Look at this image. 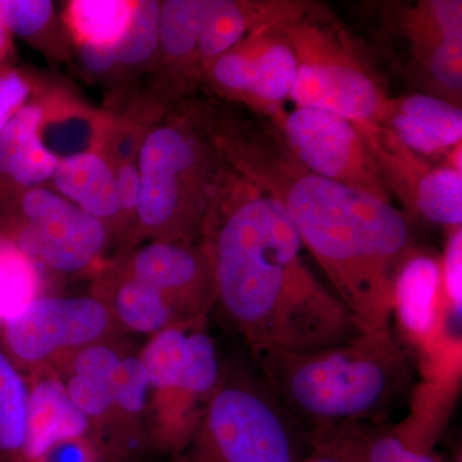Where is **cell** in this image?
I'll return each instance as SVG.
<instances>
[{
  "instance_id": "cell-1",
  "label": "cell",
  "mask_w": 462,
  "mask_h": 462,
  "mask_svg": "<svg viewBox=\"0 0 462 462\" xmlns=\"http://www.w3.org/2000/svg\"><path fill=\"white\" fill-rule=\"evenodd\" d=\"M203 225L215 306L251 349L310 352L366 333L319 281L284 209L251 182L225 179Z\"/></svg>"
},
{
  "instance_id": "cell-2",
  "label": "cell",
  "mask_w": 462,
  "mask_h": 462,
  "mask_svg": "<svg viewBox=\"0 0 462 462\" xmlns=\"http://www.w3.org/2000/svg\"><path fill=\"white\" fill-rule=\"evenodd\" d=\"M218 143L236 173L282 206L331 291L365 330L391 327L394 282L415 251L406 215L310 171L272 123L230 127Z\"/></svg>"
},
{
  "instance_id": "cell-3",
  "label": "cell",
  "mask_w": 462,
  "mask_h": 462,
  "mask_svg": "<svg viewBox=\"0 0 462 462\" xmlns=\"http://www.w3.org/2000/svg\"><path fill=\"white\" fill-rule=\"evenodd\" d=\"M254 369L310 442L349 428L380 427L411 397L418 361L391 327L310 352L256 348Z\"/></svg>"
},
{
  "instance_id": "cell-4",
  "label": "cell",
  "mask_w": 462,
  "mask_h": 462,
  "mask_svg": "<svg viewBox=\"0 0 462 462\" xmlns=\"http://www.w3.org/2000/svg\"><path fill=\"white\" fill-rule=\"evenodd\" d=\"M309 437L256 369L221 374L193 430L167 462H300Z\"/></svg>"
},
{
  "instance_id": "cell-5",
  "label": "cell",
  "mask_w": 462,
  "mask_h": 462,
  "mask_svg": "<svg viewBox=\"0 0 462 462\" xmlns=\"http://www.w3.org/2000/svg\"><path fill=\"white\" fill-rule=\"evenodd\" d=\"M281 27L297 58L291 96L297 107L321 109L356 125L379 123L388 98L382 80L327 5L306 2Z\"/></svg>"
},
{
  "instance_id": "cell-6",
  "label": "cell",
  "mask_w": 462,
  "mask_h": 462,
  "mask_svg": "<svg viewBox=\"0 0 462 462\" xmlns=\"http://www.w3.org/2000/svg\"><path fill=\"white\" fill-rule=\"evenodd\" d=\"M142 189L139 218L152 229H169L171 242L185 243L197 226L203 230L211 205L209 157L191 134L161 127L143 143L139 158ZM218 190V189H217Z\"/></svg>"
},
{
  "instance_id": "cell-7",
  "label": "cell",
  "mask_w": 462,
  "mask_h": 462,
  "mask_svg": "<svg viewBox=\"0 0 462 462\" xmlns=\"http://www.w3.org/2000/svg\"><path fill=\"white\" fill-rule=\"evenodd\" d=\"M270 123L310 171L393 203L369 144L351 121L321 109L296 107Z\"/></svg>"
},
{
  "instance_id": "cell-8",
  "label": "cell",
  "mask_w": 462,
  "mask_h": 462,
  "mask_svg": "<svg viewBox=\"0 0 462 462\" xmlns=\"http://www.w3.org/2000/svg\"><path fill=\"white\" fill-rule=\"evenodd\" d=\"M111 325L107 306L91 297H36L5 322V342L26 364L98 343Z\"/></svg>"
},
{
  "instance_id": "cell-9",
  "label": "cell",
  "mask_w": 462,
  "mask_h": 462,
  "mask_svg": "<svg viewBox=\"0 0 462 462\" xmlns=\"http://www.w3.org/2000/svg\"><path fill=\"white\" fill-rule=\"evenodd\" d=\"M23 208L29 224L17 248L58 273L81 272L105 247L107 231L102 221L53 191H29Z\"/></svg>"
},
{
  "instance_id": "cell-10",
  "label": "cell",
  "mask_w": 462,
  "mask_h": 462,
  "mask_svg": "<svg viewBox=\"0 0 462 462\" xmlns=\"http://www.w3.org/2000/svg\"><path fill=\"white\" fill-rule=\"evenodd\" d=\"M401 33L410 69L425 93L455 99L462 93V2L422 0L404 9Z\"/></svg>"
},
{
  "instance_id": "cell-11",
  "label": "cell",
  "mask_w": 462,
  "mask_h": 462,
  "mask_svg": "<svg viewBox=\"0 0 462 462\" xmlns=\"http://www.w3.org/2000/svg\"><path fill=\"white\" fill-rule=\"evenodd\" d=\"M130 278L161 291L187 324L205 320L215 306L214 270L203 245L151 243L134 257Z\"/></svg>"
},
{
  "instance_id": "cell-12",
  "label": "cell",
  "mask_w": 462,
  "mask_h": 462,
  "mask_svg": "<svg viewBox=\"0 0 462 462\" xmlns=\"http://www.w3.org/2000/svg\"><path fill=\"white\" fill-rule=\"evenodd\" d=\"M378 125L413 153L446 157L449 166L461 148V107L424 91L387 98Z\"/></svg>"
},
{
  "instance_id": "cell-13",
  "label": "cell",
  "mask_w": 462,
  "mask_h": 462,
  "mask_svg": "<svg viewBox=\"0 0 462 462\" xmlns=\"http://www.w3.org/2000/svg\"><path fill=\"white\" fill-rule=\"evenodd\" d=\"M305 0H207L199 51L207 65L239 44L249 33L293 17Z\"/></svg>"
},
{
  "instance_id": "cell-14",
  "label": "cell",
  "mask_w": 462,
  "mask_h": 462,
  "mask_svg": "<svg viewBox=\"0 0 462 462\" xmlns=\"http://www.w3.org/2000/svg\"><path fill=\"white\" fill-rule=\"evenodd\" d=\"M89 430V419L72 402L65 383L42 378L30 389L23 462H38L51 447L83 439Z\"/></svg>"
},
{
  "instance_id": "cell-15",
  "label": "cell",
  "mask_w": 462,
  "mask_h": 462,
  "mask_svg": "<svg viewBox=\"0 0 462 462\" xmlns=\"http://www.w3.org/2000/svg\"><path fill=\"white\" fill-rule=\"evenodd\" d=\"M442 279L438 258L413 251L394 282L393 315L413 339L427 343L438 327V298Z\"/></svg>"
},
{
  "instance_id": "cell-16",
  "label": "cell",
  "mask_w": 462,
  "mask_h": 462,
  "mask_svg": "<svg viewBox=\"0 0 462 462\" xmlns=\"http://www.w3.org/2000/svg\"><path fill=\"white\" fill-rule=\"evenodd\" d=\"M315 442L331 443L349 462H446L409 427L349 428L316 438Z\"/></svg>"
},
{
  "instance_id": "cell-17",
  "label": "cell",
  "mask_w": 462,
  "mask_h": 462,
  "mask_svg": "<svg viewBox=\"0 0 462 462\" xmlns=\"http://www.w3.org/2000/svg\"><path fill=\"white\" fill-rule=\"evenodd\" d=\"M53 176L58 189L67 199L100 221L121 211L115 173L97 154L67 157L58 163Z\"/></svg>"
},
{
  "instance_id": "cell-18",
  "label": "cell",
  "mask_w": 462,
  "mask_h": 462,
  "mask_svg": "<svg viewBox=\"0 0 462 462\" xmlns=\"http://www.w3.org/2000/svg\"><path fill=\"white\" fill-rule=\"evenodd\" d=\"M297 58L281 23L273 27L258 54L248 107L273 120L284 112L297 80Z\"/></svg>"
},
{
  "instance_id": "cell-19",
  "label": "cell",
  "mask_w": 462,
  "mask_h": 462,
  "mask_svg": "<svg viewBox=\"0 0 462 462\" xmlns=\"http://www.w3.org/2000/svg\"><path fill=\"white\" fill-rule=\"evenodd\" d=\"M115 311L121 324L136 333L154 336L166 328L187 324L161 291L132 278L116 291Z\"/></svg>"
},
{
  "instance_id": "cell-20",
  "label": "cell",
  "mask_w": 462,
  "mask_h": 462,
  "mask_svg": "<svg viewBox=\"0 0 462 462\" xmlns=\"http://www.w3.org/2000/svg\"><path fill=\"white\" fill-rule=\"evenodd\" d=\"M29 393L25 380L0 351V454L23 462Z\"/></svg>"
},
{
  "instance_id": "cell-21",
  "label": "cell",
  "mask_w": 462,
  "mask_h": 462,
  "mask_svg": "<svg viewBox=\"0 0 462 462\" xmlns=\"http://www.w3.org/2000/svg\"><path fill=\"white\" fill-rule=\"evenodd\" d=\"M193 324L166 328L154 334L143 349L139 357L147 372L151 389L162 394L172 393L178 389L187 355L188 331Z\"/></svg>"
},
{
  "instance_id": "cell-22",
  "label": "cell",
  "mask_w": 462,
  "mask_h": 462,
  "mask_svg": "<svg viewBox=\"0 0 462 462\" xmlns=\"http://www.w3.org/2000/svg\"><path fill=\"white\" fill-rule=\"evenodd\" d=\"M134 5L124 0H76L69 20L81 41L117 44L129 25Z\"/></svg>"
},
{
  "instance_id": "cell-23",
  "label": "cell",
  "mask_w": 462,
  "mask_h": 462,
  "mask_svg": "<svg viewBox=\"0 0 462 462\" xmlns=\"http://www.w3.org/2000/svg\"><path fill=\"white\" fill-rule=\"evenodd\" d=\"M207 0H167L161 5L160 45L169 57L185 58L199 51Z\"/></svg>"
},
{
  "instance_id": "cell-24",
  "label": "cell",
  "mask_w": 462,
  "mask_h": 462,
  "mask_svg": "<svg viewBox=\"0 0 462 462\" xmlns=\"http://www.w3.org/2000/svg\"><path fill=\"white\" fill-rule=\"evenodd\" d=\"M38 297V275L32 258L0 243V321L20 314Z\"/></svg>"
},
{
  "instance_id": "cell-25",
  "label": "cell",
  "mask_w": 462,
  "mask_h": 462,
  "mask_svg": "<svg viewBox=\"0 0 462 462\" xmlns=\"http://www.w3.org/2000/svg\"><path fill=\"white\" fill-rule=\"evenodd\" d=\"M161 5L143 0L134 5L129 25L116 44L117 62L138 65L153 56L160 45Z\"/></svg>"
},
{
  "instance_id": "cell-26",
  "label": "cell",
  "mask_w": 462,
  "mask_h": 462,
  "mask_svg": "<svg viewBox=\"0 0 462 462\" xmlns=\"http://www.w3.org/2000/svg\"><path fill=\"white\" fill-rule=\"evenodd\" d=\"M149 389L151 385L141 357L121 358L112 380L114 407L127 415H138L147 404Z\"/></svg>"
},
{
  "instance_id": "cell-27",
  "label": "cell",
  "mask_w": 462,
  "mask_h": 462,
  "mask_svg": "<svg viewBox=\"0 0 462 462\" xmlns=\"http://www.w3.org/2000/svg\"><path fill=\"white\" fill-rule=\"evenodd\" d=\"M42 121V109L39 106H27L5 125L0 132V172L8 173L23 149L38 138Z\"/></svg>"
},
{
  "instance_id": "cell-28",
  "label": "cell",
  "mask_w": 462,
  "mask_h": 462,
  "mask_svg": "<svg viewBox=\"0 0 462 462\" xmlns=\"http://www.w3.org/2000/svg\"><path fill=\"white\" fill-rule=\"evenodd\" d=\"M53 14L51 0H0V23L23 36L35 35Z\"/></svg>"
},
{
  "instance_id": "cell-29",
  "label": "cell",
  "mask_w": 462,
  "mask_h": 462,
  "mask_svg": "<svg viewBox=\"0 0 462 462\" xmlns=\"http://www.w3.org/2000/svg\"><path fill=\"white\" fill-rule=\"evenodd\" d=\"M58 163L60 161L56 154L45 147L41 136H38L12 163L7 175L21 185L35 187L54 175Z\"/></svg>"
},
{
  "instance_id": "cell-30",
  "label": "cell",
  "mask_w": 462,
  "mask_h": 462,
  "mask_svg": "<svg viewBox=\"0 0 462 462\" xmlns=\"http://www.w3.org/2000/svg\"><path fill=\"white\" fill-rule=\"evenodd\" d=\"M121 358L111 346L94 343L76 351L72 375L112 388V380Z\"/></svg>"
},
{
  "instance_id": "cell-31",
  "label": "cell",
  "mask_w": 462,
  "mask_h": 462,
  "mask_svg": "<svg viewBox=\"0 0 462 462\" xmlns=\"http://www.w3.org/2000/svg\"><path fill=\"white\" fill-rule=\"evenodd\" d=\"M445 296L456 318L462 314V227L448 231L445 254L440 263Z\"/></svg>"
},
{
  "instance_id": "cell-32",
  "label": "cell",
  "mask_w": 462,
  "mask_h": 462,
  "mask_svg": "<svg viewBox=\"0 0 462 462\" xmlns=\"http://www.w3.org/2000/svg\"><path fill=\"white\" fill-rule=\"evenodd\" d=\"M65 387L72 402L89 420L103 418L109 410L114 409L112 388L108 385L98 384L71 374Z\"/></svg>"
},
{
  "instance_id": "cell-33",
  "label": "cell",
  "mask_w": 462,
  "mask_h": 462,
  "mask_svg": "<svg viewBox=\"0 0 462 462\" xmlns=\"http://www.w3.org/2000/svg\"><path fill=\"white\" fill-rule=\"evenodd\" d=\"M29 96V85L17 74L0 76V132Z\"/></svg>"
},
{
  "instance_id": "cell-34",
  "label": "cell",
  "mask_w": 462,
  "mask_h": 462,
  "mask_svg": "<svg viewBox=\"0 0 462 462\" xmlns=\"http://www.w3.org/2000/svg\"><path fill=\"white\" fill-rule=\"evenodd\" d=\"M38 462H96V448L87 438L65 440L51 447Z\"/></svg>"
},
{
  "instance_id": "cell-35",
  "label": "cell",
  "mask_w": 462,
  "mask_h": 462,
  "mask_svg": "<svg viewBox=\"0 0 462 462\" xmlns=\"http://www.w3.org/2000/svg\"><path fill=\"white\" fill-rule=\"evenodd\" d=\"M115 176L121 209L134 211L138 208L142 189L139 170L133 165H125L118 170L117 175Z\"/></svg>"
},
{
  "instance_id": "cell-36",
  "label": "cell",
  "mask_w": 462,
  "mask_h": 462,
  "mask_svg": "<svg viewBox=\"0 0 462 462\" xmlns=\"http://www.w3.org/2000/svg\"><path fill=\"white\" fill-rule=\"evenodd\" d=\"M80 57L84 66L93 72L106 71L117 62L116 45L112 44L83 42L80 47Z\"/></svg>"
},
{
  "instance_id": "cell-37",
  "label": "cell",
  "mask_w": 462,
  "mask_h": 462,
  "mask_svg": "<svg viewBox=\"0 0 462 462\" xmlns=\"http://www.w3.org/2000/svg\"><path fill=\"white\" fill-rule=\"evenodd\" d=\"M300 462H349L342 451L328 442L311 443V449Z\"/></svg>"
},
{
  "instance_id": "cell-38",
  "label": "cell",
  "mask_w": 462,
  "mask_h": 462,
  "mask_svg": "<svg viewBox=\"0 0 462 462\" xmlns=\"http://www.w3.org/2000/svg\"><path fill=\"white\" fill-rule=\"evenodd\" d=\"M5 42V27L3 26V23H0V50H2L3 45Z\"/></svg>"
}]
</instances>
